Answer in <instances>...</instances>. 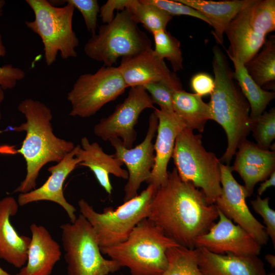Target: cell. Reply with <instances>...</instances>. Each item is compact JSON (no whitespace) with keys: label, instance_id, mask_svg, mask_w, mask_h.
Segmentation results:
<instances>
[{"label":"cell","instance_id":"obj_24","mask_svg":"<svg viewBox=\"0 0 275 275\" xmlns=\"http://www.w3.org/2000/svg\"><path fill=\"white\" fill-rule=\"evenodd\" d=\"M255 0H176L193 8L205 17L214 31L212 34L217 43L224 46V35L231 21L242 10Z\"/></svg>","mask_w":275,"mask_h":275},{"label":"cell","instance_id":"obj_14","mask_svg":"<svg viewBox=\"0 0 275 275\" xmlns=\"http://www.w3.org/2000/svg\"><path fill=\"white\" fill-rule=\"evenodd\" d=\"M218 221L195 241V248H204L214 254L258 256L260 245L246 231L218 209Z\"/></svg>","mask_w":275,"mask_h":275},{"label":"cell","instance_id":"obj_36","mask_svg":"<svg viewBox=\"0 0 275 275\" xmlns=\"http://www.w3.org/2000/svg\"><path fill=\"white\" fill-rule=\"evenodd\" d=\"M6 53V47L3 43L2 35L0 33V57ZM25 76L23 70L12 64L0 66V87L4 90L13 89L17 82L22 80Z\"/></svg>","mask_w":275,"mask_h":275},{"label":"cell","instance_id":"obj_13","mask_svg":"<svg viewBox=\"0 0 275 275\" xmlns=\"http://www.w3.org/2000/svg\"><path fill=\"white\" fill-rule=\"evenodd\" d=\"M222 192L214 204L226 216L246 231L260 245L267 243L265 227L252 214L246 203L248 197L244 186L235 180L231 167L221 162Z\"/></svg>","mask_w":275,"mask_h":275},{"label":"cell","instance_id":"obj_38","mask_svg":"<svg viewBox=\"0 0 275 275\" xmlns=\"http://www.w3.org/2000/svg\"><path fill=\"white\" fill-rule=\"evenodd\" d=\"M214 79L209 74L200 72L191 78L190 86L194 93L202 97L211 94L214 88Z\"/></svg>","mask_w":275,"mask_h":275},{"label":"cell","instance_id":"obj_39","mask_svg":"<svg viewBox=\"0 0 275 275\" xmlns=\"http://www.w3.org/2000/svg\"><path fill=\"white\" fill-rule=\"evenodd\" d=\"M134 0H108L100 8L99 16L102 22L109 23L114 17L115 10L122 11L128 10Z\"/></svg>","mask_w":275,"mask_h":275},{"label":"cell","instance_id":"obj_41","mask_svg":"<svg viewBox=\"0 0 275 275\" xmlns=\"http://www.w3.org/2000/svg\"><path fill=\"white\" fill-rule=\"evenodd\" d=\"M265 259L270 265L271 268H274L275 267V256L268 254L265 256Z\"/></svg>","mask_w":275,"mask_h":275},{"label":"cell","instance_id":"obj_33","mask_svg":"<svg viewBox=\"0 0 275 275\" xmlns=\"http://www.w3.org/2000/svg\"><path fill=\"white\" fill-rule=\"evenodd\" d=\"M251 131L256 141V145L264 150L272 148L271 143L275 138V109L264 111L252 121Z\"/></svg>","mask_w":275,"mask_h":275},{"label":"cell","instance_id":"obj_18","mask_svg":"<svg viewBox=\"0 0 275 275\" xmlns=\"http://www.w3.org/2000/svg\"><path fill=\"white\" fill-rule=\"evenodd\" d=\"M198 265L204 275H267L258 256L217 254L204 248H195Z\"/></svg>","mask_w":275,"mask_h":275},{"label":"cell","instance_id":"obj_37","mask_svg":"<svg viewBox=\"0 0 275 275\" xmlns=\"http://www.w3.org/2000/svg\"><path fill=\"white\" fill-rule=\"evenodd\" d=\"M168 12L172 16L175 15H186L201 19L209 25L211 23L208 19L196 9L176 1L169 0H146Z\"/></svg>","mask_w":275,"mask_h":275},{"label":"cell","instance_id":"obj_3","mask_svg":"<svg viewBox=\"0 0 275 275\" xmlns=\"http://www.w3.org/2000/svg\"><path fill=\"white\" fill-rule=\"evenodd\" d=\"M212 52L215 86L208 103L211 120L223 127L227 138L226 150L219 160L229 165L251 132L250 105L233 77L226 54L218 45L213 47Z\"/></svg>","mask_w":275,"mask_h":275},{"label":"cell","instance_id":"obj_29","mask_svg":"<svg viewBox=\"0 0 275 275\" xmlns=\"http://www.w3.org/2000/svg\"><path fill=\"white\" fill-rule=\"evenodd\" d=\"M128 10L131 13L138 23L142 24L152 34L157 31L166 30L168 23L173 17L146 0H134Z\"/></svg>","mask_w":275,"mask_h":275},{"label":"cell","instance_id":"obj_7","mask_svg":"<svg viewBox=\"0 0 275 275\" xmlns=\"http://www.w3.org/2000/svg\"><path fill=\"white\" fill-rule=\"evenodd\" d=\"M138 24L129 10L118 12L88 40L84 48L85 54L110 67L120 58L133 56L152 48L151 40Z\"/></svg>","mask_w":275,"mask_h":275},{"label":"cell","instance_id":"obj_1","mask_svg":"<svg viewBox=\"0 0 275 275\" xmlns=\"http://www.w3.org/2000/svg\"><path fill=\"white\" fill-rule=\"evenodd\" d=\"M218 218L215 205L209 204L193 184L182 180L176 168L168 172L166 183L157 188L148 217L179 245L191 249Z\"/></svg>","mask_w":275,"mask_h":275},{"label":"cell","instance_id":"obj_22","mask_svg":"<svg viewBox=\"0 0 275 275\" xmlns=\"http://www.w3.org/2000/svg\"><path fill=\"white\" fill-rule=\"evenodd\" d=\"M117 67L127 87L130 88L163 80L174 73L152 48L122 58Z\"/></svg>","mask_w":275,"mask_h":275},{"label":"cell","instance_id":"obj_40","mask_svg":"<svg viewBox=\"0 0 275 275\" xmlns=\"http://www.w3.org/2000/svg\"><path fill=\"white\" fill-rule=\"evenodd\" d=\"M275 185V171H274L268 178L260 184L257 189L258 195L261 196L265 190L269 187L274 186Z\"/></svg>","mask_w":275,"mask_h":275},{"label":"cell","instance_id":"obj_23","mask_svg":"<svg viewBox=\"0 0 275 275\" xmlns=\"http://www.w3.org/2000/svg\"><path fill=\"white\" fill-rule=\"evenodd\" d=\"M225 33L230 42L226 50L228 57L243 65L260 51L266 41L265 37L257 34L250 24L247 7L234 17Z\"/></svg>","mask_w":275,"mask_h":275},{"label":"cell","instance_id":"obj_43","mask_svg":"<svg viewBox=\"0 0 275 275\" xmlns=\"http://www.w3.org/2000/svg\"><path fill=\"white\" fill-rule=\"evenodd\" d=\"M5 4L6 2L4 0H0V16L2 15L3 9Z\"/></svg>","mask_w":275,"mask_h":275},{"label":"cell","instance_id":"obj_26","mask_svg":"<svg viewBox=\"0 0 275 275\" xmlns=\"http://www.w3.org/2000/svg\"><path fill=\"white\" fill-rule=\"evenodd\" d=\"M230 59L234 68L233 77L250 104V118L254 120L265 111L274 98L275 93L266 91L257 85L249 74L244 65L235 59Z\"/></svg>","mask_w":275,"mask_h":275},{"label":"cell","instance_id":"obj_42","mask_svg":"<svg viewBox=\"0 0 275 275\" xmlns=\"http://www.w3.org/2000/svg\"><path fill=\"white\" fill-rule=\"evenodd\" d=\"M4 90L0 87V120L2 118V113L1 111V106L5 98Z\"/></svg>","mask_w":275,"mask_h":275},{"label":"cell","instance_id":"obj_25","mask_svg":"<svg viewBox=\"0 0 275 275\" xmlns=\"http://www.w3.org/2000/svg\"><path fill=\"white\" fill-rule=\"evenodd\" d=\"M173 112L185 128L202 132L207 122L211 120L209 103L202 97L183 89L176 91L173 96Z\"/></svg>","mask_w":275,"mask_h":275},{"label":"cell","instance_id":"obj_10","mask_svg":"<svg viewBox=\"0 0 275 275\" xmlns=\"http://www.w3.org/2000/svg\"><path fill=\"white\" fill-rule=\"evenodd\" d=\"M128 88L118 68L103 66L94 73L80 75L68 93L69 115L82 118L95 115Z\"/></svg>","mask_w":275,"mask_h":275},{"label":"cell","instance_id":"obj_17","mask_svg":"<svg viewBox=\"0 0 275 275\" xmlns=\"http://www.w3.org/2000/svg\"><path fill=\"white\" fill-rule=\"evenodd\" d=\"M235 154L231 169L237 172L244 181L249 197L255 185L266 180L275 171V152L263 149L246 139L239 145Z\"/></svg>","mask_w":275,"mask_h":275},{"label":"cell","instance_id":"obj_12","mask_svg":"<svg viewBox=\"0 0 275 275\" xmlns=\"http://www.w3.org/2000/svg\"><path fill=\"white\" fill-rule=\"evenodd\" d=\"M158 126V119L153 112L149 116V125L145 139L134 148L128 149L119 138L108 140L114 148L113 154L125 164L128 178L124 186L123 201L133 198L144 182H147L151 177L154 164V149L152 140L155 136Z\"/></svg>","mask_w":275,"mask_h":275},{"label":"cell","instance_id":"obj_21","mask_svg":"<svg viewBox=\"0 0 275 275\" xmlns=\"http://www.w3.org/2000/svg\"><path fill=\"white\" fill-rule=\"evenodd\" d=\"M75 156L79 160L78 166L88 168L108 195L113 190L109 174L123 179L128 178V172L122 168L121 161L113 154L105 153L98 143H90L86 136L81 139L80 145H77Z\"/></svg>","mask_w":275,"mask_h":275},{"label":"cell","instance_id":"obj_19","mask_svg":"<svg viewBox=\"0 0 275 275\" xmlns=\"http://www.w3.org/2000/svg\"><path fill=\"white\" fill-rule=\"evenodd\" d=\"M32 236L27 261L18 275H50L62 256L61 247L43 226H30Z\"/></svg>","mask_w":275,"mask_h":275},{"label":"cell","instance_id":"obj_31","mask_svg":"<svg viewBox=\"0 0 275 275\" xmlns=\"http://www.w3.org/2000/svg\"><path fill=\"white\" fill-rule=\"evenodd\" d=\"M155 48L154 51L157 56L164 60L167 59L171 64L173 72L183 68V59L180 49V42L167 30L154 32Z\"/></svg>","mask_w":275,"mask_h":275},{"label":"cell","instance_id":"obj_4","mask_svg":"<svg viewBox=\"0 0 275 275\" xmlns=\"http://www.w3.org/2000/svg\"><path fill=\"white\" fill-rule=\"evenodd\" d=\"M178 245L147 218L134 227L126 240L100 251L121 267H127L131 275H160L168 265L167 250Z\"/></svg>","mask_w":275,"mask_h":275},{"label":"cell","instance_id":"obj_8","mask_svg":"<svg viewBox=\"0 0 275 275\" xmlns=\"http://www.w3.org/2000/svg\"><path fill=\"white\" fill-rule=\"evenodd\" d=\"M35 19L26 21V26L41 38L47 65L55 62L60 52L63 59L75 58L78 39L73 30L74 8L67 4L55 6L47 0H26Z\"/></svg>","mask_w":275,"mask_h":275},{"label":"cell","instance_id":"obj_27","mask_svg":"<svg viewBox=\"0 0 275 275\" xmlns=\"http://www.w3.org/2000/svg\"><path fill=\"white\" fill-rule=\"evenodd\" d=\"M250 76L260 87H273L275 80V36H271L259 51L244 65Z\"/></svg>","mask_w":275,"mask_h":275},{"label":"cell","instance_id":"obj_34","mask_svg":"<svg viewBox=\"0 0 275 275\" xmlns=\"http://www.w3.org/2000/svg\"><path fill=\"white\" fill-rule=\"evenodd\" d=\"M55 6H61L66 3L78 10L84 19L88 31L92 36L96 34L97 26V16L100 12V6L97 0H66L49 1Z\"/></svg>","mask_w":275,"mask_h":275},{"label":"cell","instance_id":"obj_35","mask_svg":"<svg viewBox=\"0 0 275 275\" xmlns=\"http://www.w3.org/2000/svg\"><path fill=\"white\" fill-rule=\"evenodd\" d=\"M269 198L262 199L257 196L255 200L251 201L255 212L260 215L265 225V230L271 238L274 248L275 247V211L270 208L269 204Z\"/></svg>","mask_w":275,"mask_h":275},{"label":"cell","instance_id":"obj_45","mask_svg":"<svg viewBox=\"0 0 275 275\" xmlns=\"http://www.w3.org/2000/svg\"><path fill=\"white\" fill-rule=\"evenodd\" d=\"M267 275H275V274H274V273L271 272V273H269V274H267Z\"/></svg>","mask_w":275,"mask_h":275},{"label":"cell","instance_id":"obj_2","mask_svg":"<svg viewBox=\"0 0 275 275\" xmlns=\"http://www.w3.org/2000/svg\"><path fill=\"white\" fill-rule=\"evenodd\" d=\"M18 110L25 118L19 126L9 130L24 131L25 136L19 149L6 146L0 147V153H19L24 158L26 166L25 178L14 193H25L35 189L41 169L50 162L60 161L75 147L74 143L57 136L51 125L52 114L44 103L27 98L19 103Z\"/></svg>","mask_w":275,"mask_h":275},{"label":"cell","instance_id":"obj_44","mask_svg":"<svg viewBox=\"0 0 275 275\" xmlns=\"http://www.w3.org/2000/svg\"><path fill=\"white\" fill-rule=\"evenodd\" d=\"M0 275H13V274H11L8 273L7 272H6L5 270H4L0 266ZM15 275H18V274H15Z\"/></svg>","mask_w":275,"mask_h":275},{"label":"cell","instance_id":"obj_32","mask_svg":"<svg viewBox=\"0 0 275 275\" xmlns=\"http://www.w3.org/2000/svg\"><path fill=\"white\" fill-rule=\"evenodd\" d=\"M149 94L153 102L160 109L173 112V96L176 91L182 89L179 78L174 73L170 77L142 86Z\"/></svg>","mask_w":275,"mask_h":275},{"label":"cell","instance_id":"obj_15","mask_svg":"<svg viewBox=\"0 0 275 275\" xmlns=\"http://www.w3.org/2000/svg\"><path fill=\"white\" fill-rule=\"evenodd\" d=\"M77 146L55 165L48 169L50 175L40 187L29 192L19 194L17 202L19 206L41 201L56 203L61 206L66 212L70 222L77 218L76 208L66 199L63 185L69 175L78 166L79 160L75 156Z\"/></svg>","mask_w":275,"mask_h":275},{"label":"cell","instance_id":"obj_28","mask_svg":"<svg viewBox=\"0 0 275 275\" xmlns=\"http://www.w3.org/2000/svg\"><path fill=\"white\" fill-rule=\"evenodd\" d=\"M166 255L168 265L160 275H204L199 268L195 249L175 246Z\"/></svg>","mask_w":275,"mask_h":275},{"label":"cell","instance_id":"obj_5","mask_svg":"<svg viewBox=\"0 0 275 275\" xmlns=\"http://www.w3.org/2000/svg\"><path fill=\"white\" fill-rule=\"evenodd\" d=\"M157 189L153 184H148L139 195L124 202L115 209L107 207L101 213L96 211L85 200L78 201L80 214L92 227L100 249L126 240L134 227L148 218L150 204Z\"/></svg>","mask_w":275,"mask_h":275},{"label":"cell","instance_id":"obj_6","mask_svg":"<svg viewBox=\"0 0 275 275\" xmlns=\"http://www.w3.org/2000/svg\"><path fill=\"white\" fill-rule=\"evenodd\" d=\"M202 135L185 128L176 139L172 157L181 179L201 188L214 204L222 192L221 161L202 145Z\"/></svg>","mask_w":275,"mask_h":275},{"label":"cell","instance_id":"obj_20","mask_svg":"<svg viewBox=\"0 0 275 275\" xmlns=\"http://www.w3.org/2000/svg\"><path fill=\"white\" fill-rule=\"evenodd\" d=\"M18 207L12 197L0 200V258L21 268L26 263L31 237L19 235L11 223V217L17 213Z\"/></svg>","mask_w":275,"mask_h":275},{"label":"cell","instance_id":"obj_11","mask_svg":"<svg viewBox=\"0 0 275 275\" xmlns=\"http://www.w3.org/2000/svg\"><path fill=\"white\" fill-rule=\"evenodd\" d=\"M147 108H156L148 92L142 86L130 87L123 102L94 126V133L105 141L119 138L126 148H131L136 138L134 127L140 114Z\"/></svg>","mask_w":275,"mask_h":275},{"label":"cell","instance_id":"obj_30","mask_svg":"<svg viewBox=\"0 0 275 275\" xmlns=\"http://www.w3.org/2000/svg\"><path fill=\"white\" fill-rule=\"evenodd\" d=\"M247 11L250 24L257 34L266 37L274 31V0H255Z\"/></svg>","mask_w":275,"mask_h":275},{"label":"cell","instance_id":"obj_16","mask_svg":"<svg viewBox=\"0 0 275 275\" xmlns=\"http://www.w3.org/2000/svg\"><path fill=\"white\" fill-rule=\"evenodd\" d=\"M154 112L158 119L157 134L154 144V164L151 177L147 183L158 188L168 180L167 168L172 156L176 139L185 126L174 112L156 108Z\"/></svg>","mask_w":275,"mask_h":275},{"label":"cell","instance_id":"obj_9","mask_svg":"<svg viewBox=\"0 0 275 275\" xmlns=\"http://www.w3.org/2000/svg\"><path fill=\"white\" fill-rule=\"evenodd\" d=\"M60 228L67 275H108L121 268L103 257L92 227L81 214Z\"/></svg>","mask_w":275,"mask_h":275}]
</instances>
